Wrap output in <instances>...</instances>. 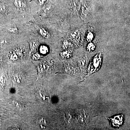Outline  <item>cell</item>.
Wrapping results in <instances>:
<instances>
[{"mask_svg":"<svg viewBox=\"0 0 130 130\" xmlns=\"http://www.w3.org/2000/svg\"><path fill=\"white\" fill-rule=\"evenodd\" d=\"M13 17L9 5L0 1V23L2 25L5 24L11 20Z\"/></svg>","mask_w":130,"mask_h":130,"instance_id":"cell-1","label":"cell"},{"mask_svg":"<svg viewBox=\"0 0 130 130\" xmlns=\"http://www.w3.org/2000/svg\"><path fill=\"white\" fill-rule=\"evenodd\" d=\"M102 63V55L101 53L96 54L91 61L89 66V71L90 73L99 70Z\"/></svg>","mask_w":130,"mask_h":130,"instance_id":"cell-2","label":"cell"},{"mask_svg":"<svg viewBox=\"0 0 130 130\" xmlns=\"http://www.w3.org/2000/svg\"><path fill=\"white\" fill-rule=\"evenodd\" d=\"M90 14L91 10L89 7L85 4H83L80 11V14L82 19L85 21H87L89 19Z\"/></svg>","mask_w":130,"mask_h":130,"instance_id":"cell-3","label":"cell"},{"mask_svg":"<svg viewBox=\"0 0 130 130\" xmlns=\"http://www.w3.org/2000/svg\"><path fill=\"white\" fill-rule=\"evenodd\" d=\"M124 116L123 115L114 116L113 118H108L111 124L113 127H119L123 124Z\"/></svg>","mask_w":130,"mask_h":130,"instance_id":"cell-4","label":"cell"},{"mask_svg":"<svg viewBox=\"0 0 130 130\" xmlns=\"http://www.w3.org/2000/svg\"><path fill=\"white\" fill-rule=\"evenodd\" d=\"M13 4L15 9L21 11H23L26 7V3L24 0H13Z\"/></svg>","mask_w":130,"mask_h":130,"instance_id":"cell-5","label":"cell"},{"mask_svg":"<svg viewBox=\"0 0 130 130\" xmlns=\"http://www.w3.org/2000/svg\"><path fill=\"white\" fill-rule=\"evenodd\" d=\"M70 38L73 42L78 43L80 42L81 40V33L79 30H74L71 32L70 34Z\"/></svg>","mask_w":130,"mask_h":130,"instance_id":"cell-6","label":"cell"},{"mask_svg":"<svg viewBox=\"0 0 130 130\" xmlns=\"http://www.w3.org/2000/svg\"><path fill=\"white\" fill-rule=\"evenodd\" d=\"M37 30L38 33L44 39H47L50 36L48 31L45 28L37 26Z\"/></svg>","mask_w":130,"mask_h":130,"instance_id":"cell-7","label":"cell"},{"mask_svg":"<svg viewBox=\"0 0 130 130\" xmlns=\"http://www.w3.org/2000/svg\"><path fill=\"white\" fill-rule=\"evenodd\" d=\"M52 6L49 4L47 5L44 7L42 11L41 14L43 16H46L48 15L52 11Z\"/></svg>","mask_w":130,"mask_h":130,"instance_id":"cell-8","label":"cell"},{"mask_svg":"<svg viewBox=\"0 0 130 130\" xmlns=\"http://www.w3.org/2000/svg\"><path fill=\"white\" fill-rule=\"evenodd\" d=\"M39 51L40 53L42 54H46L49 51L48 47L45 45H41L39 47Z\"/></svg>","mask_w":130,"mask_h":130,"instance_id":"cell-9","label":"cell"},{"mask_svg":"<svg viewBox=\"0 0 130 130\" xmlns=\"http://www.w3.org/2000/svg\"><path fill=\"white\" fill-rule=\"evenodd\" d=\"M94 37V33L91 31H89L86 34V38L87 41L91 42Z\"/></svg>","mask_w":130,"mask_h":130,"instance_id":"cell-10","label":"cell"},{"mask_svg":"<svg viewBox=\"0 0 130 130\" xmlns=\"http://www.w3.org/2000/svg\"><path fill=\"white\" fill-rule=\"evenodd\" d=\"M96 48L95 45L92 42H90L87 45L86 49L89 52H92L95 50Z\"/></svg>","mask_w":130,"mask_h":130,"instance_id":"cell-11","label":"cell"},{"mask_svg":"<svg viewBox=\"0 0 130 130\" xmlns=\"http://www.w3.org/2000/svg\"><path fill=\"white\" fill-rule=\"evenodd\" d=\"M72 53L71 51L67 50L65 51H63L61 53V56L64 58H69L71 55Z\"/></svg>","mask_w":130,"mask_h":130,"instance_id":"cell-12","label":"cell"},{"mask_svg":"<svg viewBox=\"0 0 130 130\" xmlns=\"http://www.w3.org/2000/svg\"><path fill=\"white\" fill-rule=\"evenodd\" d=\"M71 45L72 44L71 42L67 40H65L63 42L62 46L64 48H68L71 46Z\"/></svg>","mask_w":130,"mask_h":130,"instance_id":"cell-13","label":"cell"},{"mask_svg":"<svg viewBox=\"0 0 130 130\" xmlns=\"http://www.w3.org/2000/svg\"><path fill=\"white\" fill-rule=\"evenodd\" d=\"M36 41H34V40H32L30 42L29 44L30 47L31 49H33L34 48L36 47L37 45V42Z\"/></svg>","mask_w":130,"mask_h":130,"instance_id":"cell-14","label":"cell"},{"mask_svg":"<svg viewBox=\"0 0 130 130\" xmlns=\"http://www.w3.org/2000/svg\"><path fill=\"white\" fill-rule=\"evenodd\" d=\"M38 3L40 5H43L46 2V0H38Z\"/></svg>","mask_w":130,"mask_h":130,"instance_id":"cell-15","label":"cell"},{"mask_svg":"<svg viewBox=\"0 0 130 130\" xmlns=\"http://www.w3.org/2000/svg\"><path fill=\"white\" fill-rule=\"evenodd\" d=\"M2 25L0 23V31L2 29Z\"/></svg>","mask_w":130,"mask_h":130,"instance_id":"cell-16","label":"cell"}]
</instances>
